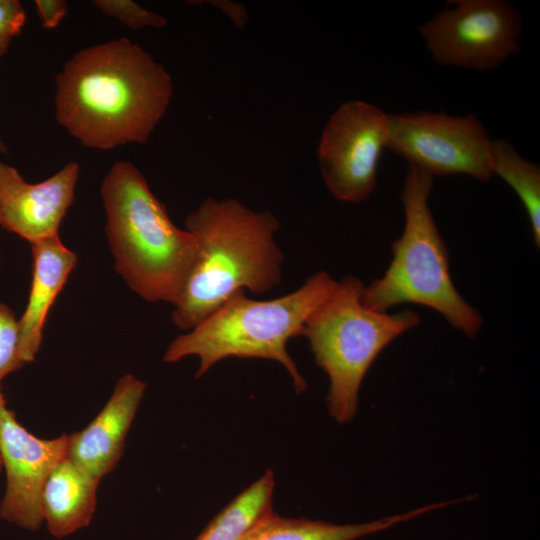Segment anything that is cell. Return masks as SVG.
I'll list each match as a JSON object with an SVG mask.
<instances>
[{
    "instance_id": "9c48e42d",
    "label": "cell",
    "mask_w": 540,
    "mask_h": 540,
    "mask_svg": "<svg viewBox=\"0 0 540 540\" xmlns=\"http://www.w3.org/2000/svg\"><path fill=\"white\" fill-rule=\"evenodd\" d=\"M386 141L387 114L379 107L350 100L334 111L317 146L320 172L334 198L348 203L369 198Z\"/></svg>"
},
{
    "instance_id": "7c38bea8",
    "label": "cell",
    "mask_w": 540,
    "mask_h": 540,
    "mask_svg": "<svg viewBox=\"0 0 540 540\" xmlns=\"http://www.w3.org/2000/svg\"><path fill=\"white\" fill-rule=\"evenodd\" d=\"M145 390L146 383L136 376L120 377L96 417L84 429L67 435V457L100 480L112 472Z\"/></svg>"
},
{
    "instance_id": "7a4b0ae2",
    "label": "cell",
    "mask_w": 540,
    "mask_h": 540,
    "mask_svg": "<svg viewBox=\"0 0 540 540\" xmlns=\"http://www.w3.org/2000/svg\"><path fill=\"white\" fill-rule=\"evenodd\" d=\"M185 225L197 256L173 305L172 322L179 329H192L238 290L261 294L281 283L284 254L275 240L280 222L272 212L209 197Z\"/></svg>"
},
{
    "instance_id": "8fae6325",
    "label": "cell",
    "mask_w": 540,
    "mask_h": 540,
    "mask_svg": "<svg viewBox=\"0 0 540 540\" xmlns=\"http://www.w3.org/2000/svg\"><path fill=\"white\" fill-rule=\"evenodd\" d=\"M79 164L70 162L50 178L32 184L0 161V226L29 243L59 235L73 203Z\"/></svg>"
},
{
    "instance_id": "2e32d148",
    "label": "cell",
    "mask_w": 540,
    "mask_h": 540,
    "mask_svg": "<svg viewBox=\"0 0 540 540\" xmlns=\"http://www.w3.org/2000/svg\"><path fill=\"white\" fill-rule=\"evenodd\" d=\"M275 480L271 470L228 503L195 540H239L258 520L273 511Z\"/></svg>"
},
{
    "instance_id": "3957f363",
    "label": "cell",
    "mask_w": 540,
    "mask_h": 540,
    "mask_svg": "<svg viewBox=\"0 0 540 540\" xmlns=\"http://www.w3.org/2000/svg\"><path fill=\"white\" fill-rule=\"evenodd\" d=\"M100 193L116 272L145 301L174 305L195 264L192 234L172 222L131 162H115Z\"/></svg>"
},
{
    "instance_id": "603a6c76",
    "label": "cell",
    "mask_w": 540,
    "mask_h": 540,
    "mask_svg": "<svg viewBox=\"0 0 540 540\" xmlns=\"http://www.w3.org/2000/svg\"><path fill=\"white\" fill-rule=\"evenodd\" d=\"M11 41L2 40L0 41V58L6 53ZM0 151L6 152V146L0 136Z\"/></svg>"
},
{
    "instance_id": "8992f818",
    "label": "cell",
    "mask_w": 540,
    "mask_h": 540,
    "mask_svg": "<svg viewBox=\"0 0 540 540\" xmlns=\"http://www.w3.org/2000/svg\"><path fill=\"white\" fill-rule=\"evenodd\" d=\"M364 284L347 275L308 317L302 336L329 377L328 411L338 423L355 416L363 379L381 351L421 322L412 310L377 312L364 306Z\"/></svg>"
},
{
    "instance_id": "277c9868",
    "label": "cell",
    "mask_w": 540,
    "mask_h": 540,
    "mask_svg": "<svg viewBox=\"0 0 540 540\" xmlns=\"http://www.w3.org/2000/svg\"><path fill=\"white\" fill-rule=\"evenodd\" d=\"M336 284L328 272L318 271L295 291L275 299L254 300L238 290L211 315L172 340L163 360L174 363L198 356L197 378L229 357L273 360L287 370L295 391L302 393L307 382L288 353L287 343L302 336L308 317Z\"/></svg>"
},
{
    "instance_id": "ffe728a7",
    "label": "cell",
    "mask_w": 540,
    "mask_h": 540,
    "mask_svg": "<svg viewBox=\"0 0 540 540\" xmlns=\"http://www.w3.org/2000/svg\"><path fill=\"white\" fill-rule=\"evenodd\" d=\"M26 20L25 11L17 0H0V41L21 33Z\"/></svg>"
},
{
    "instance_id": "4fadbf2b",
    "label": "cell",
    "mask_w": 540,
    "mask_h": 540,
    "mask_svg": "<svg viewBox=\"0 0 540 540\" xmlns=\"http://www.w3.org/2000/svg\"><path fill=\"white\" fill-rule=\"evenodd\" d=\"M30 244L32 281L26 308L18 318L20 354L25 364L35 360L49 310L77 263V254L62 243L59 235Z\"/></svg>"
},
{
    "instance_id": "5b68a950",
    "label": "cell",
    "mask_w": 540,
    "mask_h": 540,
    "mask_svg": "<svg viewBox=\"0 0 540 540\" xmlns=\"http://www.w3.org/2000/svg\"><path fill=\"white\" fill-rule=\"evenodd\" d=\"M432 186V175L408 166L401 192L403 232L392 244V259L384 274L363 286L361 302L377 312H388L404 303L426 306L473 338L483 319L452 281L449 252L428 204Z\"/></svg>"
},
{
    "instance_id": "9a60e30c",
    "label": "cell",
    "mask_w": 540,
    "mask_h": 540,
    "mask_svg": "<svg viewBox=\"0 0 540 540\" xmlns=\"http://www.w3.org/2000/svg\"><path fill=\"white\" fill-rule=\"evenodd\" d=\"M445 506V502L433 503L365 523L343 525L307 518H287L271 511L239 540H357Z\"/></svg>"
},
{
    "instance_id": "6da1fadb",
    "label": "cell",
    "mask_w": 540,
    "mask_h": 540,
    "mask_svg": "<svg viewBox=\"0 0 540 540\" xmlns=\"http://www.w3.org/2000/svg\"><path fill=\"white\" fill-rule=\"evenodd\" d=\"M56 85L59 124L84 146L100 150L147 142L173 95L164 66L123 37L75 53Z\"/></svg>"
},
{
    "instance_id": "52a82bcc",
    "label": "cell",
    "mask_w": 540,
    "mask_h": 540,
    "mask_svg": "<svg viewBox=\"0 0 540 540\" xmlns=\"http://www.w3.org/2000/svg\"><path fill=\"white\" fill-rule=\"evenodd\" d=\"M386 147L432 176L465 174L486 182L493 175L492 141L474 115H387Z\"/></svg>"
},
{
    "instance_id": "ba28073f",
    "label": "cell",
    "mask_w": 540,
    "mask_h": 540,
    "mask_svg": "<svg viewBox=\"0 0 540 540\" xmlns=\"http://www.w3.org/2000/svg\"><path fill=\"white\" fill-rule=\"evenodd\" d=\"M419 27L441 65L491 69L519 51L522 20L506 1L457 0Z\"/></svg>"
},
{
    "instance_id": "7402d4cb",
    "label": "cell",
    "mask_w": 540,
    "mask_h": 540,
    "mask_svg": "<svg viewBox=\"0 0 540 540\" xmlns=\"http://www.w3.org/2000/svg\"><path fill=\"white\" fill-rule=\"evenodd\" d=\"M211 5L225 13L238 28H243L248 21V14L244 6L231 1H211Z\"/></svg>"
},
{
    "instance_id": "ac0fdd59",
    "label": "cell",
    "mask_w": 540,
    "mask_h": 540,
    "mask_svg": "<svg viewBox=\"0 0 540 540\" xmlns=\"http://www.w3.org/2000/svg\"><path fill=\"white\" fill-rule=\"evenodd\" d=\"M19 346V325L15 312L0 301V384L23 367Z\"/></svg>"
},
{
    "instance_id": "cb8c5ba5",
    "label": "cell",
    "mask_w": 540,
    "mask_h": 540,
    "mask_svg": "<svg viewBox=\"0 0 540 540\" xmlns=\"http://www.w3.org/2000/svg\"><path fill=\"white\" fill-rule=\"evenodd\" d=\"M2 470H3V463H2L1 456H0V473L2 472Z\"/></svg>"
},
{
    "instance_id": "5bb4252c",
    "label": "cell",
    "mask_w": 540,
    "mask_h": 540,
    "mask_svg": "<svg viewBox=\"0 0 540 540\" xmlns=\"http://www.w3.org/2000/svg\"><path fill=\"white\" fill-rule=\"evenodd\" d=\"M100 481L67 455L53 468L41 494L43 520L53 537L65 538L90 524Z\"/></svg>"
},
{
    "instance_id": "44dd1931",
    "label": "cell",
    "mask_w": 540,
    "mask_h": 540,
    "mask_svg": "<svg viewBox=\"0 0 540 540\" xmlns=\"http://www.w3.org/2000/svg\"><path fill=\"white\" fill-rule=\"evenodd\" d=\"M35 7L42 26L47 29L55 28L68 11V5L62 0H36Z\"/></svg>"
},
{
    "instance_id": "d4e9b609",
    "label": "cell",
    "mask_w": 540,
    "mask_h": 540,
    "mask_svg": "<svg viewBox=\"0 0 540 540\" xmlns=\"http://www.w3.org/2000/svg\"><path fill=\"white\" fill-rule=\"evenodd\" d=\"M0 268H1V254H0Z\"/></svg>"
},
{
    "instance_id": "e0dca14e",
    "label": "cell",
    "mask_w": 540,
    "mask_h": 540,
    "mask_svg": "<svg viewBox=\"0 0 540 540\" xmlns=\"http://www.w3.org/2000/svg\"><path fill=\"white\" fill-rule=\"evenodd\" d=\"M492 173L517 194L529 217L534 243L540 246V169L505 140L492 141Z\"/></svg>"
},
{
    "instance_id": "d6986e66",
    "label": "cell",
    "mask_w": 540,
    "mask_h": 540,
    "mask_svg": "<svg viewBox=\"0 0 540 540\" xmlns=\"http://www.w3.org/2000/svg\"><path fill=\"white\" fill-rule=\"evenodd\" d=\"M94 4L104 14L116 18L132 30L146 27L162 28L167 19L129 0H96Z\"/></svg>"
},
{
    "instance_id": "30bf717a",
    "label": "cell",
    "mask_w": 540,
    "mask_h": 540,
    "mask_svg": "<svg viewBox=\"0 0 540 540\" xmlns=\"http://www.w3.org/2000/svg\"><path fill=\"white\" fill-rule=\"evenodd\" d=\"M67 434L42 439L30 433L8 408L0 384V456L6 488L0 519L24 530L43 524L41 494L53 468L66 457Z\"/></svg>"
}]
</instances>
